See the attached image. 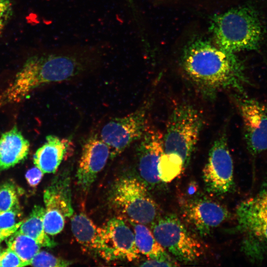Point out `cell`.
<instances>
[{
    "mask_svg": "<svg viewBox=\"0 0 267 267\" xmlns=\"http://www.w3.org/2000/svg\"><path fill=\"white\" fill-rule=\"evenodd\" d=\"M19 206L17 193L15 185L6 182L0 185V212L10 210Z\"/></svg>",
    "mask_w": 267,
    "mask_h": 267,
    "instance_id": "cell-23",
    "label": "cell"
},
{
    "mask_svg": "<svg viewBox=\"0 0 267 267\" xmlns=\"http://www.w3.org/2000/svg\"><path fill=\"white\" fill-rule=\"evenodd\" d=\"M22 221L17 223L13 227L8 229H1L0 228V244L4 239L7 238L14 232H15L20 227L22 223Z\"/></svg>",
    "mask_w": 267,
    "mask_h": 267,
    "instance_id": "cell-30",
    "label": "cell"
},
{
    "mask_svg": "<svg viewBox=\"0 0 267 267\" xmlns=\"http://www.w3.org/2000/svg\"><path fill=\"white\" fill-rule=\"evenodd\" d=\"M149 102L122 117L108 122L100 132V139L108 145L110 157L114 158L132 143L139 140L147 129Z\"/></svg>",
    "mask_w": 267,
    "mask_h": 267,
    "instance_id": "cell-8",
    "label": "cell"
},
{
    "mask_svg": "<svg viewBox=\"0 0 267 267\" xmlns=\"http://www.w3.org/2000/svg\"><path fill=\"white\" fill-rule=\"evenodd\" d=\"M45 209L58 213L65 218L73 216L70 178L67 173L57 176L44 190Z\"/></svg>",
    "mask_w": 267,
    "mask_h": 267,
    "instance_id": "cell-17",
    "label": "cell"
},
{
    "mask_svg": "<svg viewBox=\"0 0 267 267\" xmlns=\"http://www.w3.org/2000/svg\"><path fill=\"white\" fill-rule=\"evenodd\" d=\"M8 238L6 241L8 247L28 266L30 265L32 259L40 251L41 245L33 238L17 230Z\"/></svg>",
    "mask_w": 267,
    "mask_h": 267,
    "instance_id": "cell-21",
    "label": "cell"
},
{
    "mask_svg": "<svg viewBox=\"0 0 267 267\" xmlns=\"http://www.w3.org/2000/svg\"><path fill=\"white\" fill-rule=\"evenodd\" d=\"M111 200L131 221L146 224L157 219V204L139 178L124 177L117 180L112 187Z\"/></svg>",
    "mask_w": 267,
    "mask_h": 267,
    "instance_id": "cell-5",
    "label": "cell"
},
{
    "mask_svg": "<svg viewBox=\"0 0 267 267\" xmlns=\"http://www.w3.org/2000/svg\"><path fill=\"white\" fill-rule=\"evenodd\" d=\"M134 229L135 244L140 253L151 259L175 262L144 224L130 221Z\"/></svg>",
    "mask_w": 267,
    "mask_h": 267,
    "instance_id": "cell-19",
    "label": "cell"
},
{
    "mask_svg": "<svg viewBox=\"0 0 267 267\" xmlns=\"http://www.w3.org/2000/svg\"><path fill=\"white\" fill-rule=\"evenodd\" d=\"M175 262L160 261L155 259L147 260L142 263L140 266L142 267H173L177 266Z\"/></svg>",
    "mask_w": 267,
    "mask_h": 267,
    "instance_id": "cell-29",
    "label": "cell"
},
{
    "mask_svg": "<svg viewBox=\"0 0 267 267\" xmlns=\"http://www.w3.org/2000/svg\"><path fill=\"white\" fill-rule=\"evenodd\" d=\"M28 266L8 247L3 250L0 258V267H22Z\"/></svg>",
    "mask_w": 267,
    "mask_h": 267,
    "instance_id": "cell-26",
    "label": "cell"
},
{
    "mask_svg": "<svg viewBox=\"0 0 267 267\" xmlns=\"http://www.w3.org/2000/svg\"><path fill=\"white\" fill-rule=\"evenodd\" d=\"M236 216L237 224L231 231L246 234V239L267 243V190L242 201Z\"/></svg>",
    "mask_w": 267,
    "mask_h": 267,
    "instance_id": "cell-11",
    "label": "cell"
},
{
    "mask_svg": "<svg viewBox=\"0 0 267 267\" xmlns=\"http://www.w3.org/2000/svg\"><path fill=\"white\" fill-rule=\"evenodd\" d=\"M71 226L73 234L80 244L103 258L104 243L102 227L97 226L84 213L72 217Z\"/></svg>",
    "mask_w": 267,
    "mask_h": 267,
    "instance_id": "cell-16",
    "label": "cell"
},
{
    "mask_svg": "<svg viewBox=\"0 0 267 267\" xmlns=\"http://www.w3.org/2000/svg\"><path fill=\"white\" fill-rule=\"evenodd\" d=\"M71 264L70 261L56 257L44 251H40L32 259L30 265L40 267H65Z\"/></svg>",
    "mask_w": 267,
    "mask_h": 267,
    "instance_id": "cell-24",
    "label": "cell"
},
{
    "mask_svg": "<svg viewBox=\"0 0 267 267\" xmlns=\"http://www.w3.org/2000/svg\"><path fill=\"white\" fill-rule=\"evenodd\" d=\"M30 143L16 126L3 133L0 137V170L3 171L26 159Z\"/></svg>",
    "mask_w": 267,
    "mask_h": 267,
    "instance_id": "cell-15",
    "label": "cell"
},
{
    "mask_svg": "<svg viewBox=\"0 0 267 267\" xmlns=\"http://www.w3.org/2000/svg\"><path fill=\"white\" fill-rule=\"evenodd\" d=\"M102 228L105 248L103 259L132 261L139 257L134 234L122 219L113 218Z\"/></svg>",
    "mask_w": 267,
    "mask_h": 267,
    "instance_id": "cell-13",
    "label": "cell"
},
{
    "mask_svg": "<svg viewBox=\"0 0 267 267\" xmlns=\"http://www.w3.org/2000/svg\"><path fill=\"white\" fill-rule=\"evenodd\" d=\"M182 68L201 93L214 98L222 90L246 93L251 82L242 62L234 53L215 45L209 41L196 39L183 49Z\"/></svg>",
    "mask_w": 267,
    "mask_h": 267,
    "instance_id": "cell-1",
    "label": "cell"
},
{
    "mask_svg": "<svg viewBox=\"0 0 267 267\" xmlns=\"http://www.w3.org/2000/svg\"><path fill=\"white\" fill-rule=\"evenodd\" d=\"M109 146L96 136L89 138L83 145L77 168V182L84 191H88L97 174L104 168L110 157Z\"/></svg>",
    "mask_w": 267,
    "mask_h": 267,
    "instance_id": "cell-14",
    "label": "cell"
},
{
    "mask_svg": "<svg viewBox=\"0 0 267 267\" xmlns=\"http://www.w3.org/2000/svg\"><path fill=\"white\" fill-rule=\"evenodd\" d=\"M69 144L67 140L53 135L46 136L45 142L34 155L35 166L44 174L55 172L67 153Z\"/></svg>",
    "mask_w": 267,
    "mask_h": 267,
    "instance_id": "cell-18",
    "label": "cell"
},
{
    "mask_svg": "<svg viewBox=\"0 0 267 267\" xmlns=\"http://www.w3.org/2000/svg\"><path fill=\"white\" fill-rule=\"evenodd\" d=\"M185 169L182 160L163 153L158 165V173L161 181L169 183L178 177Z\"/></svg>",
    "mask_w": 267,
    "mask_h": 267,
    "instance_id": "cell-22",
    "label": "cell"
},
{
    "mask_svg": "<svg viewBox=\"0 0 267 267\" xmlns=\"http://www.w3.org/2000/svg\"><path fill=\"white\" fill-rule=\"evenodd\" d=\"M151 229L161 245L180 262H194L203 254L200 241L174 214L157 219L152 223Z\"/></svg>",
    "mask_w": 267,
    "mask_h": 267,
    "instance_id": "cell-6",
    "label": "cell"
},
{
    "mask_svg": "<svg viewBox=\"0 0 267 267\" xmlns=\"http://www.w3.org/2000/svg\"><path fill=\"white\" fill-rule=\"evenodd\" d=\"M139 140L136 149L139 178L147 187H154L161 181L158 165L164 153L163 134L148 126Z\"/></svg>",
    "mask_w": 267,
    "mask_h": 267,
    "instance_id": "cell-12",
    "label": "cell"
},
{
    "mask_svg": "<svg viewBox=\"0 0 267 267\" xmlns=\"http://www.w3.org/2000/svg\"><path fill=\"white\" fill-rule=\"evenodd\" d=\"M203 126L200 112L188 103L173 109L163 134L165 154L181 159L185 168L189 164Z\"/></svg>",
    "mask_w": 267,
    "mask_h": 267,
    "instance_id": "cell-4",
    "label": "cell"
},
{
    "mask_svg": "<svg viewBox=\"0 0 267 267\" xmlns=\"http://www.w3.org/2000/svg\"><path fill=\"white\" fill-rule=\"evenodd\" d=\"M2 252V250L1 249V248H0V258H1V255Z\"/></svg>",
    "mask_w": 267,
    "mask_h": 267,
    "instance_id": "cell-31",
    "label": "cell"
},
{
    "mask_svg": "<svg viewBox=\"0 0 267 267\" xmlns=\"http://www.w3.org/2000/svg\"><path fill=\"white\" fill-rule=\"evenodd\" d=\"M44 174L38 168L35 166L26 172L25 178L28 184L31 186L35 187L41 181Z\"/></svg>",
    "mask_w": 267,
    "mask_h": 267,
    "instance_id": "cell-28",
    "label": "cell"
},
{
    "mask_svg": "<svg viewBox=\"0 0 267 267\" xmlns=\"http://www.w3.org/2000/svg\"><path fill=\"white\" fill-rule=\"evenodd\" d=\"M12 3L10 0H0V35L11 18Z\"/></svg>",
    "mask_w": 267,
    "mask_h": 267,
    "instance_id": "cell-27",
    "label": "cell"
},
{
    "mask_svg": "<svg viewBox=\"0 0 267 267\" xmlns=\"http://www.w3.org/2000/svg\"><path fill=\"white\" fill-rule=\"evenodd\" d=\"M45 208L35 205L29 216L24 220L17 229L19 232L35 239L41 246L51 248L56 243L45 232L43 219Z\"/></svg>",
    "mask_w": 267,
    "mask_h": 267,
    "instance_id": "cell-20",
    "label": "cell"
},
{
    "mask_svg": "<svg viewBox=\"0 0 267 267\" xmlns=\"http://www.w3.org/2000/svg\"><path fill=\"white\" fill-rule=\"evenodd\" d=\"M210 30L217 45L234 53L257 50L263 35V27L257 11L243 5L215 15Z\"/></svg>",
    "mask_w": 267,
    "mask_h": 267,
    "instance_id": "cell-3",
    "label": "cell"
},
{
    "mask_svg": "<svg viewBox=\"0 0 267 267\" xmlns=\"http://www.w3.org/2000/svg\"><path fill=\"white\" fill-rule=\"evenodd\" d=\"M86 61L75 54L32 56L24 62L13 81L0 94V108L20 102L45 84L68 80L82 72Z\"/></svg>",
    "mask_w": 267,
    "mask_h": 267,
    "instance_id": "cell-2",
    "label": "cell"
},
{
    "mask_svg": "<svg viewBox=\"0 0 267 267\" xmlns=\"http://www.w3.org/2000/svg\"><path fill=\"white\" fill-rule=\"evenodd\" d=\"M22 212L20 206L9 210L0 212V228L8 229L20 222Z\"/></svg>",
    "mask_w": 267,
    "mask_h": 267,
    "instance_id": "cell-25",
    "label": "cell"
},
{
    "mask_svg": "<svg viewBox=\"0 0 267 267\" xmlns=\"http://www.w3.org/2000/svg\"><path fill=\"white\" fill-rule=\"evenodd\" d=\"M265 105H266V109H267V104H265Z\"/></svg>",
    "mask_w": 267,
    "mask_h": 267,
    "instance_id": "cell-32",
    "label": "cell"
},
{
    "mask_svg": "<svg viewBox=\"0 0 267 267\" xmlns=\"http://www.w3.org/2000/svg\"><path fill=\"white\" fill-rule=\"evenodd\" d=\"M233 162L226 135L222 134L214 142L202 170L206 191L216 196L225 195L233 191Z\"/></svg>",
    "mask_w": 267,
    "mask_h": 267,
    "instance_id": "cell-7",
    "label": "cell"
},
{
    "mask_svg": "<svg viewBox=\"0 0 267 267\" xmlns=\"http://www.w3.org/2000/svg\"><path fill=\"white\" fill-rule=\"evenodd\" d=\"M247 148L253 156L267 150V110L265 104L246 93H235Z\"/></svg>",
    "mask_w": 267,
    "mask_h": 267,
    "instance_id": "cell-9",
    "label": "cell"
},
{
    "mask_svg": "<svg viewBox=\"0 0 267 267\" xmlns=\"http://www.w3.org/2000/svg\"><path fill=\"white\" fill-rule=\"evenodd\" d=\"M182 215L185 222L201 237L210 235L214 229L230 217L225 207L203 196L186 202L182 206Z\"/></svg>",
    "mask_w": 267,
    "mask_h": 267,
    "instance_id": "cell-10",
    "label": "cell"
}]
</instances>
